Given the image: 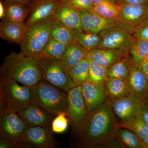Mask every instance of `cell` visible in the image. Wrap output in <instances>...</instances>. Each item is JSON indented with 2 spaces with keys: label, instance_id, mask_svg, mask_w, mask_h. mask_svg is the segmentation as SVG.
<instances>
[{
  "label": "cell",
  "instance_id": "obj_20",
  "mask_svg": "<svg viewBox=\"0 0 148 148\" xmlns=\"http://www.w3.org/2000/svg\"><path fill=\"white\" fill-rule=\"evenodd\" d=\"M128 81L133 94L142 102L146 101L148 98V79L142 71L140 65L135 64Z\"/></svg>",
  "mask_w": 148,
  "mask_h": 148
},
{
  "label": "cell",
  "instance_id": "obj_15",
  "mask_svg": "<svg viewBox=\"0 0 148 148\" xmlns=\"http://www.w3.org/2000/svg\"><path fill=\"white\" fill-rule=\"evenodd\" d=\"M62 0H30V15L27 24L31 26L52 16Z\"/></svg>",
  "mask_w": 148,
  "mask_h": 148
},
{
  "label": "cell",
  "instance_id": "obj_4",
  "mask_svg": "<svg viewBox=\"0 0 148 148\" xmlns=\"http://www.w3.org/2000/svg\"><path fill=\"white\" fill-rule=\"evenodd\" d=\"M52 17L27 27L20 45L21 52L38 61L44 58L43 50L51 38Z\"/></svg>",
  "mask_w": 148,
  "mask_h": 148
},
{
  "label": "cell",
  "instance_id": "obj_8",
  "mask_svg": "<svg viewBox=\"0 0 148 148\" xmlns=\"http://www.w3.org/2000/svg\"><path fill=\"white\" fill-rule=\"evenodd\" d=\"M27 126L18 113L13 111L1 109L0 135L16 143L22 141Z\"/></svg>",
  "mask_w": 148,
  "mask_h": 148
},
{
  "label": "cell",
  "instance_id": "obj_16",
  "mask_svg": "<svg viewBox=\"0 0 148 148\" xmlns=\"http://www.w3.org/2000/svg\"><path fill=\"white\" fill-rule=\"evenodd\" d=\"M51 17L73 30L83 31L81 25L80 16L78 10L76 9L68 0H62Z\"/></svg>",
  "mask_w": 148,
  "mask_h": 148
},
{
  "label": "cell",
  "instance_id": "obj_12",
  "mask_svg": "<svg viewBox=\"0 0 148 148\" xmlns=\"http://www.w3.org/2000/svg\"><path fill=\"white\" fill-rule=\"evenodd\" d=\"M78 11L82 28L86 33L99 34L103 30L116 25L120 22L106 18L93 10L81 9Z\"/></svg>",
  "mask_w": 148,
  "mask_h": 148
},
{
  "label": "cell",
  "instance_id": "obj_13",
  "mask_svg": "<svg viewBox=\"0 0 148 148\" xmlns=\"http://www.w3.org/2000/svg\"><path fill=\"white\" fill-rule=\"evenodd\" d=\"M51 127L36 126L27 127L22 138L33 147L40 148L55 147L56 143Z\"/></svg>",
  "mask_w": 148,
  "mask_h": 148
},
{
  "label": "cell",
  "instance_id": "obj_31",
  "mask_svg": "<svg viewBox=\"0 0 148 148\" xmlns=\"http://www.w3.org/2000/svg\"><path fill=\"white\" fill-rule=\"evenodd\" d=\"M130 54L135 62L140 65L148 55V41L135 38L131 43Z\"/></svg>",
  "mask_w": 148,
  "mask_h": 148
},
{
  "label": "cell",
  "instance_id": "obj_42",
  "mask_svg": "<svg viewBox=\"0 0 148 148\" xmlns=\"http://www.w3.org/2000/svg\"><path fill=\"white\" fill-rule=\"evenodd\" d=\"M4 1L9 2L20 3L29 7L30 0H4Z\"/></svg>",
  "mask_w": 148,
  "mask_h": 148
},
{
  "label": "cell",
  "instance_id": "obj_2",
  "mask_svg": "<svg viewBox=\"0 0 148 148\" xmlns=\"http://www.w3.org/2000/svg\"><path fill=\"white\" fill-rule=\"evenodd\" d=\"M0 71L1 77L12 79L30 88L42 79L38 60L21 52L12 51L7 56Z\"/></svg>",
  "mask_w": 148,
  "mask_h": 148
},
{
  "label": "cell",
  "instance_id": "obj_17",
  "mask_svg": "<svg viewBox=\"0 0 148 148\" xmlns=\"http://www.w3.org/2000/svg\"><path fill=\"white\" fill-rule=\"evenodd\" d=\"M120 6V21L132 27H136L148 16V1L141 3Z\"/></svg>",
  "mask_w": 148,
  "mask_h": 148
},
{
  "label": "cell",
  "instance_id": "obj_18",
  "mask_svg": "<svg viewBox=\"0 0 148 148\" xmlns=\"http://www.w3.org/2000/svg\"><path fill=\"white\" fill-rule=\"evenodd\" d=\"M27 27V24L24 22L3 20L0 24V37L8 42L20 45Z\"/></svg>",
  "mask_w": 148,
  "mask_h": 148
},
{
  "label": "cell",
  "instance_id": "obj_30",
  "mask_svg": "<svg viewBox=\"0 0 148 148\" xmlns=\"http://www.w3.org/2000/svg\"><path fill=\"white\" fill-rule=\"evenodd\" d=\"M68 45L59 42L51 37L43 53L45 58L61 61Z\"/></svg>",
  "mask_w": 148,
  "mask_h": 148
},
{
  "label": "cell",
  "instance_id": "obj_29",
  "mask_svg": "<svg viewBox=\"0 0 148 148\" xmlns=\"http://www.w3.org/2000/svg\"><path fill=\"white\" fill-rule=\"evenodd\" d=\"M92 10L106 18L120 21V6L108 0H103L94 6Z\"/></svg>",
  "mask_w": 148,
  "mask_h": 148
},
{
  "label": "cell",
  "instance_id": "obj_10",
  "mask_svg": "<svg viewBox=\"0 0 148 148\" xmlns=\"http://www.w3.org/2000/svg\"><path fill=\"white\" fill-rule=\"evenodd\" d=\"M110 100L111 107L119 125L129 124L140 112L142 101L134 94Z\"/></svg>",
  "mask_w": 148,
  "mask_h": 148
},
{
  "label": "cell",
  "instance_id": "obj_23",
  "mask_svg": "<svg viewBox=\"0 0 148 148\" xmlns=\"http://www.w3.org/2000/svg\"><path fill=\"white\" fill-rule=\"evenodd\" d=\"M136 64L129 54L108 68V78H116L128 80L132 69Z\"/></svg>",
  "mask_w": 148,
  "mask_h": 148
},
{
  "label": "cell",
  "instance_id": "obj_32",
  "mask_svg": "<svg viewBox=\"0 0 148 148\" xmlns=\"http://www.w3.org/2000/svg\"><path fill=\"white\" fill-rule=\"evenodd\" d=\"M120 127H124L131 130L143 140L148 135V124L139 112L132 122L128 124L120 125Z\"/></svg>",
  "mask_w": 148,
  "mask_h": 148
},
{
  "label": "cell",
  "instance_id": "obj_14",
  "mask_svg": "<svg viewBox=\"0 0 148 148\" xmlns=\"http://www.w3.org/2000/svg\"><path fill=\"white\" fill-rule=\"evenodd\" d=\"M18 114L27 127L36 126L51 127L53 121L51 116L53 115L35 103H31Z\"/></svg>",
  "mask_w": 148,
  "mask_h": 148
},
{
  "label": "cell",
  "instance_id": "obj_35",
  "mask_svg": "<svg viewBox=\"0 0 148 148\" xmlns=\"http://www.w3.org/2000/svg\"><path fill=\"white\" fill-rule=\"evenodd\" d=\"M133 36L135 38L148 41V16L134 27Z\"/></svg>",
  "mask_w": 148,
  "mask_h": 148
},
{
  "label": "cell",
  "instance_id": "obj_45",
  "mask_svg": "<svg viewBox=\"0 0 148 148\" xmlns=\"http://www.w3.org/2000/svg\"><path fill=\"white\" fill-rule=\"evenodd\" d=\"M108 1H110L114 3L115 4H116L118 0H108Z\"/></svg>",
  "mask_w": 148,
  "mask_h": 148
},
{
  "label": "cell",
  "instance_id": "obj_38",
  "mask_svg": "<svg viewBox=\"0 0 148 148\" xmlns=\"http://www.w3.org/2000/svg\"><path fill=\"white\" fill-rule=\"evenodd\" d=\"M0 148H16V143L13 141L5 138H1L0 139Z\"/></svg>",
  "mask_w": 148,
  "mask_h": 148
},
{
  "label": "cell",
  "instance_id": "obj_6",
  "mask_svg": "<svg viewBox=\"0 0 148 148\" xmlns=\"http://www.w3.org/2000/svg\"><path fill=\"white\" fill-rule=\"evenodd\" d=\"M38 62L42 79L66 92L77 86L70 76L69 70L61 61L44 58Z\"/></svg>",
  "mask_w": 148,
  "mask_h": 148
},
{
  "label": "cell",
  "instance_id": "obj_36",
  "mask_svg": "<svg viewBox=\"0 0 148 148\" xmlns=\"http://www.w3.org/2000/svg\"><path fill=\"white\" fill-rule=\"evenodd\" d=\"M77 10L85 9L93 10V5L91 0H68Z\"/></svg>",
  "mask_w": 148,
  "mask_h": 148
},
{
  "label": "cell",
  "instance_id": "obj_9",
  "mask_svg": "<svg viewBox=\"0 0 148 148\" xmlns=\"http://www.w3.org/2000/svg\"><path fill=\"white\" fill-rule=\"evenodd\" d=\"M67 93L68 117L74 132L85 121L88 113L81 85L71 88L67 91Z\"/></svg>",
  "mask_w": 148,
  "mask_h": 148
},
{
  "label": "cell",
  "instance_id": "obj_27",
  "mask_svg": "<svg viewBox=\"0 0 148 148\" xmlns=\"http://www.w3.org/2000/svg\"><path fill=\"white\" fill-rule=\"evenodd\" d=\"M116 137L123 148H146L139 137L127 128L119 127L117 131Z\"/></svg>",
  "mask_w": 148,
  "mask_h": 148
},
{
  "label": "cell",
  "instance_id": "obj_11",
  "mask_svg": "<svg viewBox=\"0 0 148 148\" xmlns=\"http://www.w3.org/2000/svg\"><path fill=\"white\" fill-rule=\"evenodd\" d=\"M88 114L94 112L109 98L106 84L87 81L81 85Z\"/></svg>",
  "mask_w": 148,
  "mask_h": 148
},
{
  "label": "cell",
  "instance_id": "obj_1",
  "mask_svg": "<svg viewBox=\"0 0 148 148\" xmlns=\"http://www.w3.org/2000/svg\"><path fill=\"white\" fill-rule=\"evenodd\" d=\"M108 98L73 132L71 144L80 148H123L116 137L119 128Z\"/></svg>",
  "mask_w": 148,
  "mask_h": 148
},
{
  "label": "cell",
  "instance_id": "obj_25",
  "mask_svg": "<svg viewBox=\"0 0 148 148\" xmlns=\"http://www.w3.org/2000/svg\"><path fill=\"white\" fill-rule=\"evenodd\" d=\"M73 40L88 51L101 47L102 39L99 34H89L73 29Z\"/></svg>",
  "mask_w": 148,
  "mask_h": 148
},
{
  "label": "cell",
  "instance_id": "obj_26",
  "mask_svg": "<svg viewBox=\"0 0 148 148\" xmlns=\"http://www.w3.org/2000/svg\"><path fill=\"white\" fill-rule=\"evenodd\" d=\"M51 37L59 42L68 45L73 40V31L60 21L53 18Z\"/></svg>",
  "mask_w": 148,
  "mask_h": 148
},
{
  "label": "cell",
  "instance_id": "obj_46",
  "mask_svg": "<svg viewBox=\"0 0 148 148\" xmlns=\"http://www.w3.org/2000/svg\"></svg>",
  "mask_w": 148,
  "mask_h": 148
},
{
  "label": "cell",
  "instance_id": "obj_24",
  "mask_svg": "<svg viewBox=\"0 0 148 148\" xmlns=\"http://www.w3.org/2000/svg\"><path fill=\"white\" fill-rule=\"evenodd\" d=\"M4 2L6 10L3 20L24 22V20L30 13L29 7L20 3L9 2L4 1Z\"/></svg>",
  "mask_w": 148,
  "mask_h": 148
},
{
  "label": "cell",
  "instance_id": "obj_34",
  "mask_svg": "<svg viewBox=\"0 0 148 148\" xmlns=\"http://www.w3.org/2000/svg\"><path fill=\"white\" fill-rule=\"evenodd\" d=\"M66 116H68V114L65 112L60 113L56 116L51 123V128L53 132L62 133L66 131L70 121Z\"/></svg>",
  "mask_w": 148,
  "mask_h": 148
},
{
  "label": "cell",
  "instance_id": "obj_37",
  "mask_svg": "<svg viewBox=\"0 0 148 148\" xmlns=\"http://www.w3.org/2000/svg\"><path fill=\"white\" fill-rule=\"evenodd\" d=\"M140 113L145 121L148 124V104L146 101L142 102Z\"/></svg>",
  "mask_w": 148,
  "mask_h": 148
},
{
  "label": "cell",
  "instance_id": "obj_39",
  "mask_svg": "<svg viewBox=\"0 0 148 148\" xmlns=\"http://www.w3.org/2000/svg\"><path fill=\"white\" fill-rule=\"evenodd\" d=\"M148 0H118L116 4L119 5L136 4L147 1Z\"/></svg>",
  "mask_w": 148,
  "mask_h": 148
},
{
  "label": "cell",
  "instance_id": "obj_3",
  "mask_svg": "<svg viewBox=\"0 0 148 148\" xmlns=\"http://www.w3.org/2000/svg\"><path fill=\"white\" fill-rule=\"evenodd\" d=\"M32 102L40 106L53 116L68 114L67 93L53 85L41 80L31 87Z\"/></svg>",
  "mask_w": 148,
  "mask_h": 148
},
{
  "label": "cell",
  "instance_id": "obj_28",
  "mask_svg": "<svg viewBox=\"0 0 148 148\" xmlns=\"http://www.w3.org/2000/svg\"><path fill=\"white\" fill-rule=\"evenodd\" d=\"M70 76L77 85L90 80L89 65L88 57L83 59L79 63L69 71Z\"/></svg>",
  "mask_w": 148,
  "mask_h": 148
},
{
  "label": "cell",
  "instance_id": "obj_5",
  "mask_svg": "<svg viewBox=\"0 0 148 148\" xmlns=\"http://www.w3.org/2000/svg\"><path fill=\"white\" fill-rule=\"evenodd\" d=\"M0 102L1 109L18 113L32 103L31 88L20 85L12 79L1 77Z\"/></svg>",
  "mask_w": 148,
  "mask_h": 148
},
{
  "label": "cell",
  "instance_id": "obj_22",
  "mask_svg": "<svg viewBox=\"0 0 148 148\" xmlns=\"http://www.w3.org/2000/svg\"><path fill=\"white\" fill-rule=\"evenodd\" d=\"M105 84L110 99L133 95L132 88L128 80L116 78H108Z\"/></svg>",
  "mask_w": 148,
  "mask_h": 148
},
{
  "label": "cell",
  "instance_id": "obj_43",
  "mask_svg": "<svg viewBox=\"0 0 148 148\" xmlns=\"http://www.w3.org/2000/svg\"><path fill=\"white\" fill-rule=\"evenodd\" d=\"M142 142L144 145L145 146L146 148H148V135L145 138H144Z\"/></svg>",
  "mask_w": 148,
  "mask_h": 148
},
{
  "label": "cell",
  "instance_id": "obj_21",
  "mask_svg": "<svg viewBox=\"0 0 148 148\" xmlns=\"http://www.w3.org/2000/svg\"><path fill=\"white\" fill-rule=\"evenodd\" d=\"M88 52L77 42L73 40L67 45L60 61L69 71L83 59L87 58Z\"/></svg>",
  "mask_w": 148,
  "mask_h": 148
},
{
  "label": "cell",
  "instance_id": "obj_19",
  "mask_svg": "<svg viewBox=\"0 0 148 148\" xmlns=\"http://www.w3.org/2000/svg\"><path fill=\"white\" fill-rule=\"evenodd\" d=\"M129 54L119 49L102 47L93 49L88 52V55L93 61L108 69Z\"/></svg>",
  "mask_w": 148,
  "mask_h": 148
},
{
  "label": "cell",
  "instance_id": "obj_41",
  "mask_svg": "<svg viewBox=\"0 0 148 148\" xmlns=\"http://www.w3.org/2000/svg\"><path fill=\"white\" fill-rule=\"evenodd\" d=\"M5 6L4 1L1 0L0 1V18L3 20L5 18Z\"/></svg>",
  "mask_w": 148,
  "mask_h": 148
},
{
  "label": "cell",
  "instance_id": "obj_44",
  "mask_svg": "<svg viewBox=\"0 0 148 148\" xmlns=\"http://www.w3.org/2000/svg\"><path fill=\"white\" fill-rule=\"evenodd\" d=\"M103 1V0H91L94 6L99 4Z\"/></svg>",
  "mask_w": 148,
  "mask_h": 148
},
{
  "label": "cell",
  "instance_id": "obj_7",
  "mask_svg": "<svg viewBox=\"0 0 148 148\" xmlns=\"http://www.w3.org/2000/svg\"><path fill=\"white\" fill-rule=\"evenodd\" d=\"M134 27L120 21L118 24L103 30L99 34L102 39L101 47L119 49L130 53Z\"/></svg>",
  "mask_w": 148,
  "mask_h": 148
},
{
  "label": "cell",
  "instance_id": "obj_33",
  "mask_svg": "<svg viewBox=\"0 0 148 148\" xmlns=\"http://www.w3.org/2000/svg\"><path fill=\"white\" fill-rule=\"evenodd\" d=\"M89 62L90 80L95 83H105L108 78V68L101 66L93 61L88 56Z\"/></svg>",
  "mask_w": 148,
  "mask_h": 148
},
{
  "label": "cell",
  "instance_id": "obj_40",
  "mask_svg": "<svg viewBox=\"0 0 148 148\" xmlns=\"http://www.w3.org/2000/svg\"><path fill=\"white\" fill-rule=\"evenodd\" d=\"M141 69L148 79V56H147L140 64Z\"/></svg>",
  "mask_w": 148,
  "mask_h": 148
}]
</instances>
